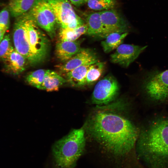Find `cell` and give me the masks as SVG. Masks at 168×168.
Instances as JSON below:
<instances>
[{"instance_id":"21","label":"cell","mask_w":168,"mask_h":168,"mask_svg":"<svg viewBox=\"0 0 168 168\" xmlns=\"http://www.w3.org/2000/svg\"><path fill=\"white\" fill-rule=\"evenodd\" d=\"M105 65L104 62L98 61L90 66L86 76V85H92L98 81L103 72Z\"/></svg>"},{"instance_id":"20","label":"cell","mask_w":168,"mask_h":168,"mask_svg":"<svg viewBox=\"0 0 168 168\" xmlns=\"http://www.w3.org/2000/svg\"><path fill=\"white\" fill-rule=\"evenodd\" d=\"M87 29V26L86 23L74 29L60 28L59 37L60 40L75 41L82 35L86 34Z\"/></svg>"},{"instance_id":"6","label":"cell","mask_w":168,"mask_h":168,"mask_svg":"<svg viewBox=\"0 0 168 168\" xmlns=\"http://www.w3.org/2000/svg\"><path fill=\"white\" fill-rule=\"evenodd\" d=\"M27 15L26 12L16 17L13 26V40L15 49L24 56L29 63L35 65L39 62L31 49L26 30Z\"/></svg>"},{"instance_id":"10","label":"cell","mask_w":168,"mask_h":168,"mask_svg":"<svg viewBox=\"0 0 168 168\" xmlns=\"http://www.w3.org/2000/svg\"><path fill=\"white\" fill-rule=\"evenodd\" d=\"M103 31L100 37L105 38L114 32H128V25L116 10L113 9L100 12Z\"/></svg>"},{"instance_id":"25","label":"cell","mask_w":168,"mask_h":168,"mask_svg":"<svg viewBox=\"0 0 168 168\" xmlns=\"http://www.w3.org/2000/svg\"><path fill=\"white\" fill-rule=\"evenodd\" d=\"M10 13L7 7L3 8L0 12V29L4 35L10 27Z\"/></svg>"},{"instance_id":"4","label":"cell","mask_w":168,"mask_h":168,"mask_svg":"<svg viewBox=\"0 0 168 168\" xmlns=\"http://www.w3.org/2000/svg\"><path fill=\"white\" fill-rule=\"evenodd\" d=\"M148 98L155 102L168 100V69L150 72L145 77L142 84Z\"/></svg>"},{"instance_id":"1","label":"cell","mask_w":168,"mask_h":168,"mask_svg":"<svg viewBox=\"0 0 168 168\" xmlns=\"http://www.w3.org/2000/svg\"><path fill=\"white\" fill-rule=\"evenodd\" d=\"M83 127L91 139L116 156L130 153L136 145L139 131L125 112L121 102L96 105Z\"/></svg>"},{"instance_id":"2","label":"cell","mask_w":168,"mask_h":168,"mask_svg":"<svg viewBox=\"0 0 168 168\" xmlns=\"http://www.w3.org/2000/svg\"><path fill=\"white\" fill-rule=\"evenodd\" d=\"M138 157L149 168L168 167V118L152 121L140 132L136 142Z\"/></svg>"},{"instance_id":"3","label":"cell","mask_w":168,"mask_h":168,"mask_svg":"<svg viewBox=\"0 0 168 168\" xmlns=\"http://www.w3.org/2000/svg\"><path fill=\"white\" fill-rule=\"evenodd\" d=\"M86 142L84 128L73 130L57 141L52 148L54 168H75Z\"/></svg>"},{"instance_id":"28","label":"cell","mask_w":168,"mask_h":168,"mask_svg":"<svg viewBox=\"0 0 168 168\" xmlns=\"http://www.w3.org/2000/svg\"></svg>"},{"instance_id":"27","label":"cell","mask_w":168,"mask_h":168,"mask_svg":"<svg viewBox=\"0 0 168 168\" xmlns=\"http://www.w3.org/2000/svg\"><path fill=\"white\" fill-rule=\"evenodd\" d=\"M4 34L2 33L1 30L0 29V42L1 41L2 39H3L4 36Z\"/></svg>"},{"instance_id":"9","label":"cell","mask_w":168,"mask_h":168,"mask_svg":"<svg viewBox=\"0 0 168 168\" xmlns=\"http://www.w3.org/2000/svg\"><path fill=\"white\" fill-rule=\"evenodd\" d=\"M119 91V86L116 78L112 75H108L95 86L91 102L96 105L109 104L117 97Z\"/></svg>"},{"instance_id":"22","label":"cell","mask_w":168,"mask_h":168,"mask_svg":"<svg viewBox=\"0 0 168 168\" xmlns=\"http://www.w3.org/2000/svg\"><path fill=\"white\" fill-rule=\"evenodd\" d=\"M46 71L39 69L30 72L26 77V82L32 86L41 89Z\"/></svg>"},{"instance_id":"5","label":"cell","mask_w":168,"mask_h":168,"mask_svg":"<svg viewBox=\"0 0 168 168\" xmlns=\"http://www.w3.org/2000/svg\"><path fill=\"white\" fill-rule=\"evenodd\" d=\"M28 12L37 25L45 31L51 38L55 36L57 23L47 0H35Z\"/></svg>"},{"instance_id":"19","label":"cell","mask_w":168,"mask_h":168,"mask_svg":"<svg viewBox=\"0 0 168 168\" xmlns=\"http://www.w3.org/2000/svg\"><path fill=\"white\" fill-rule=\"evenodd\" d=\"M35 0H9L8 9L13 17H16L27 12Z\"/></svg>"},{"instance_id":"14","label":"cell","mask_w":168,"mask_h":168,"mask_svg":"<svg viewBox=\"0 0 168 168\" xmlns=\"http://www.w3.org/2000/svg\"><path fill=\"white\" fill-rule=\"evenodd\" d=\"M6 70L11 73L17 75L23 72L26 67V59L14 49L9 56L3 61Z\"/></svg>"},{"instance_id":"12","label":"cell","mask_w":168,"mask_h":168,"mask_svg":"<svg viewBox=\"0 0 168 168\" xmlns=\"http://www.w3.org/2000/svg\"><path fill=\"white\" fill-rule=\"evenodd\" d=\"M98 61L97 57L92 50L82 48L71 58L57 67L61 72L65 74L81 65H91Z\"/></svg>"},{"instance_id":"18","label":"cell","mask_w":168,"mask_h":168,"mask_svg":"<svg viewBox=\"0 0 168 168\" xmlns=\"http://www.w3.org/2000/svg\"><path fill=\"white\" fill-rule=\"evenodd\" d=\"M128 32H114L106 36L101 42V45L105 53H109L116 49L122 44L124 38L128 35Z\"/></svg>"},{"instance_id":"8","label":"cell","mask_w":168,"mask_h":168,"mask_svg":"<svg viewBox=\"0 0 168 168\" xmlns=\"http://www.w3.org/2000/svg\"><path fill=\"white\" fill-rule=\"evenodd\" d=\"M26 30L31 49L39 63L46 58L48 52L49 40L39 29L28 12Z\"/></svg>"},{"instance_id":"15","label":"cell","mask_w":168,"mask_h":168,"mask_svg":"<svg viewBox=\"0 0 168 168\" xmlns=\"http://www.w3.org/2000/svg\"><path fill=\"white\" fill-rule=\"evenodd\" d=\"M91 65H81L65 73L67 82L75 87L86 85V74Z\"/></svg>"},{"instance_id":"23","label":"cell","mask_w":168,"mask_h":168,"mask_svg":"<svg viewBox=\"0 0 168 168\" xmlns=\"http://www.w3.org/2000/svg\"><path fill=\"white\" fill-rule=\"evenodd\" d=\"M87 3L90 9L102 11L113 9L116 2L115 0H88Z\"/></svg>"},{"instance_id":"17","label":"cell","mask_w":168,"mask_h":168,"mask_svg":"<svg viewBox=\"0 0 168 168\" xmlns=\"http://www.w3.org/2000/svg\"><path fill=\"white\" fill-rule=\"evenodd\" d=\"M87 29L86 34L89 36H100L103 28L100 12H92L88 14L86 18Z\"/></svg>"},{"instance_id":"16","label":"cell","mask_w":168,"mask_h":168,"mask_svg":"<svg viewBox=\"0 0 168 168\" xmlns=\"http://www.w3.org/2000/svg\"><path fill=\"white\" fill-rule=\"evenodd\" d=\"M66 82V79L57 72L46 70L41 90L48 91H57Z\"/></svg>"},{"instance_id":"7","label":"cell","mask_w":168,"mask_h":168,"mask_svg":"<svg viewBox=\"0 0 168 168\" xmlns=\"http://www.w3.org/2000/svg\"><path fill=\"white\" fill-rule=\"evenodd\" d=\"M60 28L74 29L85 23L74 11L68 0H47Z\"/></svg>"},{"instance_id":"13","label":"cell","mask_w":168,"mask_h":168,"mask_svg":"<svg viewBox=\"0 0 168 168\" xmlns=\"http://www.w3.org/2000/svg\"><path fill=\"white\" fill-rule=\"evenodd\" d=\"M81 49L79 41L60 40L56 45V55L60 60L64 62L71 58Z\"/></svg>"},{"instance_id":"24","label":"cell","mask_w":168,"mask_h":168,"mask_svg":"<svg viewBox=\"0 0 168 168\" xmlns=\"http://www.w3.org/2000/svg\"><path fill=\"white\" fill-rule=\"evenodd\" d=\"M14 49L11 44L9 35L4 36L0 42V59L4 61Z\"/></svg>"},{"instance_id":"26","label":"cell","mask_w":168,"mask_h":168,"mask_svg":"<svg viewBox=\"0 0 168 168\" xmlns=\"http://www.w3.org/2000/svg\"><path fill=\"white\" fill-rule=\"evenodd\" d=\"M70 2L74 6L79 7L87 3L88 0H69Z\"/></svg>"},{"instance_id":"11","label":"cell","mask_w":168,"mask_h":168,"mask_svg":"<svg viewBox=\"0 0 168 168\" xmlns=\"http://www.w3.org/2000/svg\"><path fill=\"white\" fill-rule=\"evenodd\" d=\"M147 46H141L129 44H122L111 54V62L127 68L133 63L146 48Z\"/></svg>"}]
</instances>
